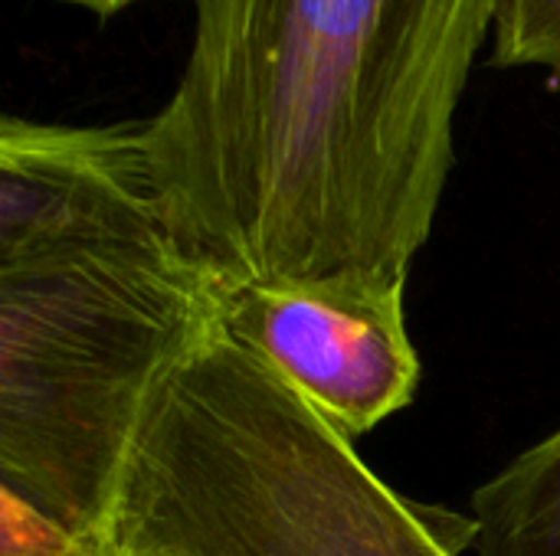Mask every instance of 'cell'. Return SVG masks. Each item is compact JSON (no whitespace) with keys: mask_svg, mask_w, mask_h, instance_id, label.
<instances>
[{"mask_svg":"<svg viewBox=\"0 0 560 556\" xmlns=\"http://www.w3.org/2000/svg\"><path fill=\"white\" fill-rule=\"evenodd\" d=\"M505 0H194L144 121L174 242L223 288L407 285Z\"/></svg>","mask_w":560,"mask_h":556,"instance_id":"1","label":"cell"},{"mask_svg":"<svg viewBox=\"0 0 560 556\" xmlns=\"http://www.w3.org/2000/svg\"><path fill=\"white\" fill-rule=\"evenodd\" d=\"M476 521L387 488L220 315L151 393L108 551L148 556H459Z\"/></svg>","mask_w":560,"mask_h":556,"instance_id":"2","label":"cell"},{"mask_svg":"<svg viewBox=\"0 0 560 556\" xmlns=\"http://www.w3.org/2000/svg\"><path fill=\"white\" fill-rule=\"evenodd\" d=\"M217 315L171 236L0 272V488L108 554L151 393Z\"/></svg>","mask_w":560,"mask_h":556,"instance_id":"3","label":"cell"},{"mask_svg":"<svg viewBox=\"0 0 560 556\" xmlns=\"http://www.w3.org/2000/svg\"><path fill=\"white\" fill-rule=\"evenodd\" d=\"M407 285H220V328L348 442L413 403L420 357Z\"/></svg>","mask_w":560,"mask_h":556,"instance_id":"4","label":"cell"},{"mask_svg":"<svg viewBox=\"0 0 560 556\" xmlns=\"http://www.w3.org/2000/svg\"><path fill=\"white\" fill-rule=\"evenodd\" d=\"M171 236L148 125L0 121V272ZM174 239V236H171Z\"/></svg>","mask_w":560,"mask_h":556,"instance_id":"5","label":"cell"},{"mask_svg":"<svg viewBox=\"0 0 560 556\" xmlns=\"http://www.w3.org/2000/svg\"><path fill=\"white\" fill-rule=\"evenodd\" d=\"M476 554L560 556V429L472 495Z\"/></svg>","mask_w":560,"mask_h":556,"instance_id":"6","label":"cell"},{"mask_svg":"<svg viewBox=\"0 0 560 556\" xmlns=\"http://www.w3.org/2000/svg\"><path fill=\"white\" fill-rule=\"evenodd\" d=\"M492 62L560 79V0H505L492 33Z\"/></svg>","mask_w":560,"mask_h":556,"instance_id":"7","label":"cell"},{"mask_svg":"<svg viewBox=\"0 0 560 556\" xmlns=\"http://www.w3.org/2000/svg\"><path fill=\"white\" fill-rule=\"evenodd\" d=\"M0 556H105L0 488Z\"/></svg>","mask_w":560,"mask_h":556,"instance_id":"8","label":"cell"},{"mask_svg":"<svg viewBox=\"0 0 560 556\" xmlns=\"http://www.w3.org/2000/svg\"><path fill=\"white\" fill-rule=\"evenodd\" d=\"M66 3L85 7V10H92L95 16H115L118 10H125V7H131V3H138V0H66Z\"/></svg>","mask_w":560,"mask_h":556,"instance_id":"9","label":"cell"},{"mask_svg":"<svg viewBox=\"0 0 560 556\" xmlns=\"http://www.w3.org/2000/svg\"><path fill=\"white\" fill-rule=\"evenodd\" d=\"M105 556H148V554H128V551H108Z\"/></svg>","mask_w":560,"mask_h":556,"instance_id":"10","label":"cell"}]
</instances>
